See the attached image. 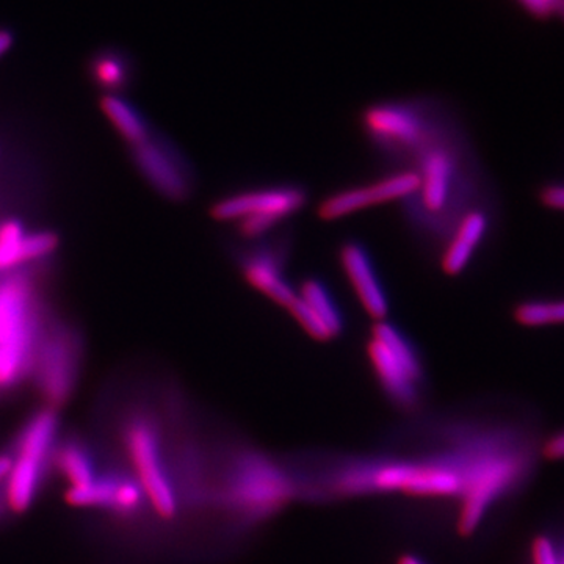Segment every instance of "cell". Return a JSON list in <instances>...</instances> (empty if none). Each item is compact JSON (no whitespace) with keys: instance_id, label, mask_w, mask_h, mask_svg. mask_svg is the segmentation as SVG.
I'll return each mask as SVG.
<instances>
[{"instance_id":"6da1fadb","label":"cell","mask_w":564,"mask_h":564,"mask_svg":"<svg viewBox=\"0 0 564 564\" xmlns=\"http://www.w3.org/2000/svg\"><path fill=\"white\" fill-rule=\"evenodd\" d=\"M408 169L419 177L417 191L399 204L415 243L436 259L464 215L478 204L473 154L456 120L414 155Z\"/></svg>"},{"instance_id":"7a4b0ae2","label":"cell","mask_w":564,"mask_h":564,"mask_svg":"<svg viewBox=\"0 0 564 564\" xmlns=\"http://www.w3.org/2000/svg\"><path fill=\"white\" fill-rule=\"evenodd\" d=\"M215 477L214 505L237 529L265 524L300 499L292 466L248 444L229 448Z\"/></svg>"},{"instance_id":"3957f363","label":"cell","mask_w":564,"mask_h":564,"mask_svg":"<svg viewBox=\"0 0 564 564\" xmlns=\"http://www.w3.org/2000/svg\"><path fill=\"white\" fill-rule=\"evenodd\" d=\"M456 120L454 106L440 95L378 99L358 115L362 137L386 172L408 169L414 155Z\"/></svg>"},{"instance_id":"277c9868","label":"cell","mask_w":564,"mask_h":564,"mask_svg":"<svg viewBox=\"0 0 564 564\" xmlns=\"http://www.w3.org/2000/svg\"><path fill=\"white\" fill-rule=\"evenodd\" d=\"M366 356L386 400L403 414L422 410L429 392L425 356L413 337L389 321L373 322Z\"/></svg>"},{"instance_id":"5b68a950","label":"cell","mask_w":564,"mask_h":564,"mask_svg":"<svg viewBox=\"0 0 564 564\" xmlns=\"http://www.w3.org/2000/svg\"><path fill=\"white\" fill-rule=\"evenodd\" d=\"M131 473L135 475L148 503L163 521L180 516L181 500L174 484L172 459L165 451L162 422L148 408H132L121 423Z\"/></svg>"},{"instance_id":"8992f818","label":"cell","mask_w":564,"mask_h":564,"mask_svg":"<svg viewBox=\"0 0 564 564\" xmlns=\"http://www.w3.org/2000/svg\"><path fill=\"white\" fill-rule=\"evenodd\" d=\"M310 188L299 182H278L228 193L210 204L212 220L232 225L240 242L267 239L306 209Z\"/></svg>"},{"instance_id":"52a82bcc","label":"cell","mask_w":564,"mask_h":564,"mask_svg":"<svg viewBox=\"0 0 564 564\" xmlns=\"http://www.w3.org/2000/svg\"><path fill=\"white\" fill-rule=\"evenodd\" d=\"M61 436L58 411L41 406L29 415L14 434L9 451L13 466L3 486L11 514H24L39 499L52 470V458Z\"/></svg>"},{"instance_id":"ba28073f","label":"cell","mask_w":564,"mask_h":564,"mask_svg":"<svg viewBox=\"0 0 564 564\" xmlns=\"http://www.w3.org/2000/svg\"><path fill=\"white\" fill-rule=\"evenodd\" d=\"M32 282L25 276L0 280V395L31 377L41 339Z\"/></svg>"},{"instance_id":"9c48e42d","label":"cell","mask_w":564,"mask_h":564,"mask_svg":"<svg viewBox=\"0 0 564 564\" xmlns=\"http://www.w3.org/2000/svg\"><path fill=\"white\" fill-rule=\"evenodd\" d=\"M292 245L291 231L282 228L267 239L239 243L232 250V261L245 284L284 311L299 295L288 274Z\"/></svg>"},{"instance_id":"30bf717a","label":"cell","mask_w":564,"mask_h":564,"mask_svg":"<svg viewBox=\"0 0 564 564\" xmlns=\"http://www.w3.org/2000/svg\"><path fill=\"white\" fill-rule=\"evenodd\" d=\"M82 351L80 337L70 326L58 323L41 334L32 375L44 406L58 411L69 402L79 381Z\"/></svg>"},{"instance_id":"8fae6325","label":"cell","mask_w":564,"mask_h":564,"mask_svg":"<svg viewBox=\"0 0 564 564\" xmlns=\"http://www.w3.org/2000/svg\"><path fill=\"white\" fill-rule=\"evenodd\" d=\"M417 187L419 177L414 170H389L377 180L329 193L317 204L315 214L325 223L343 220L358 212L383 206V204H400L410 198Z\"/></svg>"},{"instance_id":"7c38bea8","label":"cell","mask_w":564,"mask_h":564,"mask_svg":"<svg viewBox=\"0 0 564 564\" xmlns=\"http://www.w3.org/2000/svg\"><path fill=\"white\" fill-rule=\"evenodd\" d=\"M133 159L148 182L163 198L184 203L195 192V173L172 141L151 135L132 148Z\"/></svg>"},{"instance_id":"4fadbf2b","label":"cell","mask_w":564,"mask_h":564,"mask_svg":"<svg viewBox=\"0 0 564 564\" xmlns=\"http://www.w3.org/2000/svg\"><path fill=\"white\" fill-rule=\"evenodd\" d=\"M337 262L366 314L373 322L388 321L391 296L366 243L356 239L344 240L337 248Z\"/></svg>"},{"instance_id":"5bb4252c","label":"cell","mask_w":564,"mask_h":564,"mask_svg":"<svg viewBox=\"0 0 564 564\" xmlns=\"http://www.w3.org/2000/svg\"><path fill=\"white\" fill-rule=\"evenodd\" d=\"M491 228V217L484 206L474 207L455 226L436 256L437 267L448 278L462 276L484 245Z\"/></svg>"},{"instance_id":"9a60e30c","label":"cell","mask_w":564,"mask_h":564,"mask_svg":"<svg viewBox=\"0 0 564 564\" xmlns=\"http://www.w3.org/2000/svg\"><path fill=\"white\" fill-rule=\"evenodd\" d=\"M57 247L58 237L54 232H29L17 218H7L0 221V274L41 261Z\"/></svg>"},{"instance_id":"2e32d148","label":"cell","mask_w":564,"mask_h":564,"mask_svg":"<svg viewBox=\"0 0 564 564\" xmlns=\"http://www.w3.org/2000/svg\"><path fill=\"white\" fill-rule=\"evenodd\" d=\"M99 469L98 459L85 441L76 436L58 441L52 458V470L65 480L66 489H80L93 484Z\"/></svg>"},{"instance_id":"e0dca14e","label":"cell","mask_w":564,"mask_h":564,"mask_svg":"<svg viewBox=\"0 0 564 564\" xmlns=\"http://www.w3.org/2000/svg\"><path fill=\"white\" fill-rule=\"evenodd\" d=\"M300 299L304 304L313 311L315 317L318 318L332 334L333 340L340 339L345 332V315L337 303L336 296L333 295L332 289L325 281L317 276L304 278L300 285H296Z\"/></svg>"},{"instance_id":"ac0fdd59","label":"cell","mask_w":564,"mask_h":564,"mask_svg":"<svg viewBox=\"0 0 564 564\" xmlns=\"http://www.w3.org/2000/svg\"><path fill=\"white\" fill-rule=\"evenodd\" d=\"M91 80L107 91V95H120L132 79V65L124 51L102 50L93 55L90 65Z\"/></svg>"},{"instance_id":"d6986e66","label":"cell","mask_w":564,"mask_h":564,"mask_svg":"<svg viewBox=\"0 0 564 564\" xmlns=\"http://www.w3.org/2000/svg\"><path fill=\"white\" fill-rule=\"evenodd\" d=\"M101 106L111 124L132 148L143 143L152 135L147 118L121 95L104 96Z\"/></svg>"},{"instance_id":"ffe728a7","label":"cell","mask_w":564,"mask_h":564,"mask_svg":"<svg viewBox=\"0 0 564 564\" xmlns=\"http://www.w3.org/2000/svg\"><path fill=\"white\" fill-rule=\"evenodd\" d=\"M514 321L522 326L538 328L545 325H563L564 300L555 302H527L514 310Z\"/></svg>"},{"instance_id":"44dd1931","label":"cell","mask_w":564,"mask_h":564,"mask_svg":"<svg viewBox=\"0 0 564 564\" xmlns=\"http://www.w3.org/2000/svg\"><path fill=\"white\" fill-rule=\"evenodd\" d=\"M527 17L538 22L564 25V0H511Z\"/></svg>"},{"instance_id":"7402d4cb","label":"cell","mask_w":564,"mask_h":564,"mask_svg":"<svg viewBox=\"0 0 564 564\" xmlns=\"http://www.w3.org/2000/svg\"><path fill=\"white\" fill-rule=\"evenodd\" d=\"M532 556L533 564H560V555L554 543L545 536L534 540Z\"/></svg>"},{"instance_id":"603a6c76","label":"cell","mask_w":564,"mask_h":564,"mask_svg":"<svg viewBox=\"0 0 564 564\" xmlns=\"http://www.w3.org/2000/svg\"><path fill=\"white\" fill-rule=\"evenodd\" d=\"M545 206L555 210H564V185H552L541 193Z\"/></svg>"},{"instance_id":"cb8c5ba5","label":"cell","mask_w":564,"mask_h":564,"mask_svg":"<svg viewBox=\"0 0 564 564\" xmlns=\"http://www.w3.org/2000/svg\"><path fill=\"white\" fill-rule=\"evenodd\" d=\"M544 455L549 459H564V432L555 434L545 443Z\"/></svg>"},{"instance_id":"d4e9b609","label":"cell","mask_w":564,"mask_h":564,"mask_svg":"<svg viewBox=\"0 0 564 564\" xmlns=\"http://www.w3.org/2000/svg\"><path fill=\"white\" fill-rule=\"evenodd\" d=\"M14 43V35L9 29H0V58L11 50Z\"/></svg>"},{"instance_id":"484cf974","label":"cell","mask_w":564,"mask_h":564,"mask_svg":"<svg viewBox=\"0 0 564 564\" xmlns=\"http://www.w3.org/2000/svg\"><path fill=\"white\" fill-rule=\"evenodd\" d=\"M395 564H432L426 562L423 556L417 554H411V552H406V554L399 555Z\"/></svg>"},{"instance_id":"4316f807","label":"cell","mask_w":564,"mask_h":564,"mask_svg":"<svg viewBox=\"0 0 564 564\" xmlns=\"http://www.w3.org/2000/svg\"><path fill=\"white\" fill-rule=\"evenodd\" d=\"M560 564H564V558H560Z\"/></svg>"}]
</instances>
